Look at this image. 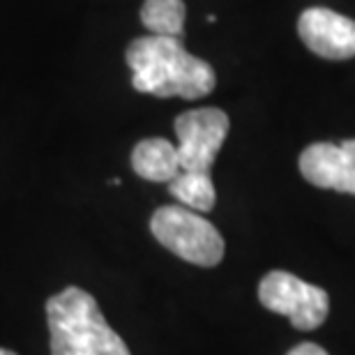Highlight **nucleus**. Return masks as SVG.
<instances>
[{
    "label": "nucleus",
    "mask_w": 355,
    "mask_h": 355,
    "mask_svg": "<svg viewBox=\"0 0 355 355\" xmlns=\"http://www.w3.org/2000/svg\"><path fill=\"white\" fill-rule=\"evenodd\" d=\"M127 65L132 67V86L155 97L198 99L215 90L217 76L208 62L191 55L178 37L134 40L127 46Z\"/></svg>",
    "instance_id": "obj_1"
},
{
    "label": "nucleus",
    "mask_w": 355,
    "mask_h": 355,
    "mask_svg": "<svg viewBox=\"0 0 355 355\" xmlns=\"http://www.w3.org/2000/svg\"><path fill=\"white\" fill-rule=\"evenodd\" d=\"M51 355H132L88 291L67 286L46 300Z\"/></svg>",
    "instance_id": "obj_2"
},
{
    "label": "nucleus",
    "mask_w": 355,
    "mask_h": 355,
    "mask_svg": "<svg viewBox=\"0 0 355 355\" xmlns=\"http://www.w3.org/2000/svg\"><path fill=\"white\" fill-rule=\"evenodd\" d=\"M150 231L159 245L187 263L215 268L224 259V238L208 219L182 205H164L155 210Z\"/></svg>",
    "instance_id": "obj_3"
},
{
    "label": "nucleus",
    "mask_w": 355,
    "mask_h": 355,
    "mask_svg": "<svg viewBox=\"0 0 355 355\" xmlns=\"http://www.w3.org/2000/svg\"><path fill=\"white\" fill-rule=\"evenodd\" d=\"M259 300L275 314L288 316L293 328L309 332L328 318L330 297L321 286L302 282L300 277L275 270L259 284Z\"/></svg>",
    "instance_id": "obj_4"
},
{
    "label": "nucleus",
    "mask_w": 355,
    "mask_h": 355,
    "mask_svg": "<svg viewBox=\"0 0 355 355\" xmlns=\"http://www.w3.org/2000/svg\"><path fill=\"white\" fill-rule=\"evenodd\" d=\"M180 171L210 173L215 157L229 137V116L222 109H194L175 118Z\"/></svg>",
    "instance_id": "obj_5"
},
{
    "label": "nucleus",
    "mask_w": 355,
    "mask_h": 355,
    "mask_svg": "<svg viewBox=\"0 0 355 355\" xmlns=\"http://www.w3.org/2000/svg\"><path fill=\"white\" fill-rule=\"evenodd\" d=\"M297 33L309 51L328 60H349L355 55V21L342 14L309 7L297 19Z\"/></svg>",
    "instance_id": "obj_6"
},
{
    "label": "nucleus",
    "mask_w": 355,
    "mask_h": 355,
    "mask_svg": "<svg viewBox=\"0 0 355 355\" xmlns=\"http://www.w3.org/2000/svg\"><path fill=\"white\" fill-rule=\"evenodd\" d=\"M304 180L321 189L355 194V139L342 144H311L300 155Z\"/></svg>",
    "instance_id": "obj_7"
},
{
    "label": "nucleus",
    "mask_w": 355,
    "mask_h": 355,
    "mask_svg": "<svg viewBox=\"0 0 355 355\" xmlns=\"http://www.w3.org/2000/svg\"><path fill=\"white\" fill-rule=\"evenodd\" d=\"M132 168L144 180L150 182H171L180 173V157L178 146L166 139H144L132 150Z\"/></svg>",
    "instance_id": "obj_8"
},
{
    "label": "nucleus",
    "mask_w": 355,
    "mask_h": 355,
    "mask_svg": "<svg viewBox=\"0 0 355 355\" xmlns=\"http://www.w3.org/2000/svg\"><path fill=\"white\" fill-rule=\"evenodd\" d=\"M184 17L187 7L182 0H146L141 7V24L150 35L159 37H178L184 35Z\"/></svg>",
    "instance_id": "obj_9"
},
{
    "label": "nucleus",
    "mask_w": 355,
    "mask_h": 355,
    "mask_svg": "<svg viewBox=\"0 0 355 355\" xmlns=\"http://www.w3.org/2000/svg\"><path fill=\"white\" fill-rule=\"evenodd\" d=\"M168 191L180 203L187 205L189 210L196 212H210L215 208L217 191L212 184L210 173H194V171H180L171 182H168Z\"/></svg>",
    "instance_id": "obj_10"
},
{
    "label": "nucleus",
    "mask_w": 355,
    "mask_h": 355,
    "mask_svg": "<svg viewBox=\"0 0 355 355\" xmlns=\"http://www.w3.org/2000/svg\"><path fill=\"white\" fill-rule=\"evenodd\" d=\"M288 355H328L325 353V349H321V346H316V344H300V346H295L293 351H291Z\"/></svg>",
    "instance_id": "obj_11"
},
{
    "label": "nucleus",
    "mask_w": 355,
    "mask_h": 355,
    "mask_svg": "<svg viewBox=\"0 0 355 355\" xmlns=\"http://www.w3.org/2000/svg\"><path fill=\"white\" fill-rule=\"evenodd\" d=\"M0 355H17V353H12V351H5V349H0Z\"/></svg>",
    "instance_id": "obj_12"
}]
</instances>
